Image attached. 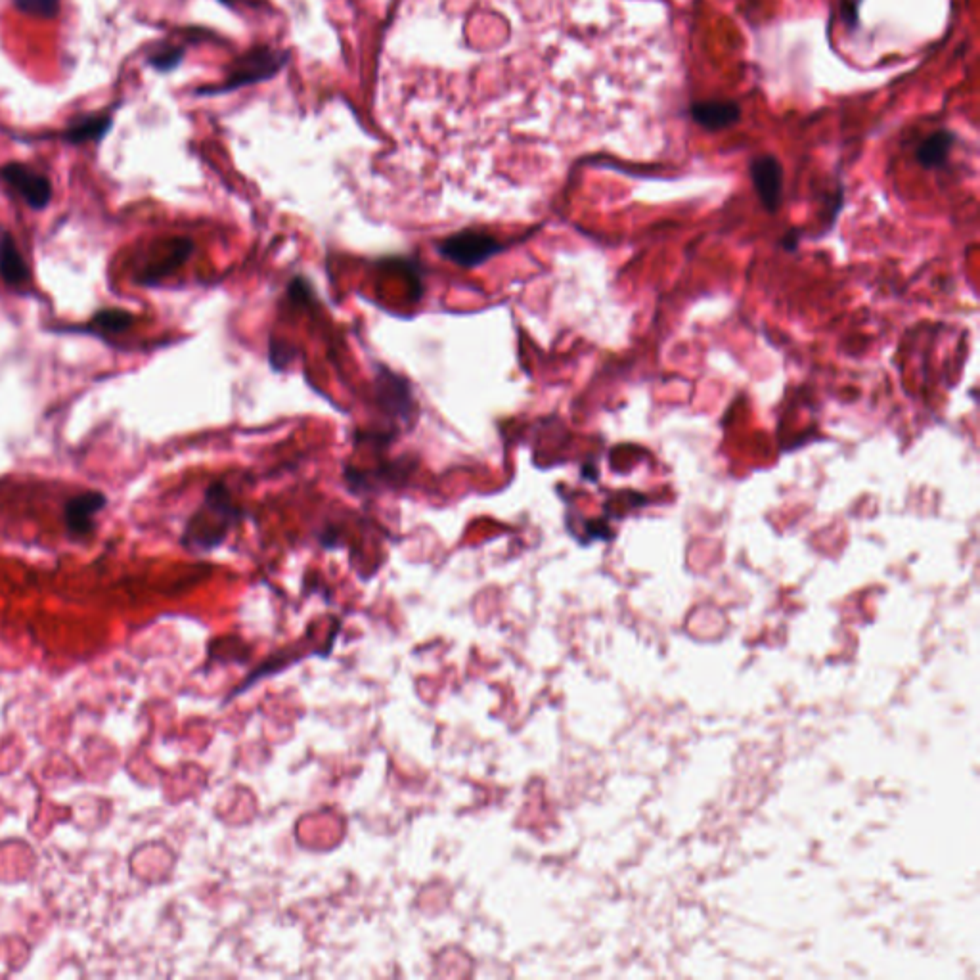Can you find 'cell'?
Here are the masks:
<instances>
[{
	"label": "cell",
	"instance_id": "52a82bcc",
	"mask_svg": "<svg viewBox=\"0 0 980 980\" xmlns=\"http://www.w3.org/2000/svg\"><path fill=\"white\" fill-rule=\"evenodd\" d=\"M113 113L98 112L81 115L71 121L62 138L69 144H89V142H100L106 134L112 131Z\"/></svg>",
	"mask_w": 980,
	"mask_h": 980
},
{
	"label": "cell",
	"instance_id": "5bb4252c",
	"mask_svg": "<svg viewBox=\"0 0 980 980\" xmlns=\"http://www.w3.org/2000/svg\"><path fill=\"white\" fill-rule=\"evenodd\" d=\"M221 2H230V0H221Z\"/></svg>",
	"mask_w": 980,
	"mask_h": 980
},
{
	"label": "cell",
	"instance_id": "8992f818",
	"mask_svg": "<svg viewBox=\"0 0 980 980\" xmlns=\"http://www.w3.org/2000/svg\"><path fill=\"white\" fill-rule=\"evenodd\" d=\"M691 117L709 131H720L741 119V108L730 100H707L691 106Z\"/></svg>",
	"mask_w": 980,
	"mask_h": 980
},
{
	"label": "cell",
	"instance_id": "5b68a950",
	"mask_svg": "<svg viewBox=\"0 0 980 980\" xmlns=\"http://www.w3.org/2000/svg\"><path fill=\"white\" fill-rule=\"evenodd\" d=\"M751 179L755 184L760 203L766 211L776 213L783 192V169L774 156H758L751 161Z\"/></svg>",
	"mask_w": 980,
	"mask_h": 980
},
{
	"label": "cell",
	"instance_id": "9c48e42d",
	"mask_svg": "<svg viewBox=\"0 0 980 980\" xmlns=\"http://www.w3.org/2000/svg\"><path fill=\"white\" fill-rule=\"evenodd\" d=\"M192 247L194 244L186 238H179L171 244V251L165 259L157 261L154 265L144 268V272L138 276V282L142 286H150V284H156L159 280H163L167 274H171L175 268L180 267L192 253Z\"/></svg>",
	"mask_w": 980,
	"mask_h": 980
},
{
	"label": "cell",
	"instance_id": "7c38bea8",
	"mask_svg": "<svg viewBox=\"0 0 980 980\" xmlns=\"http://www.w3.org/2000/svg\"><path fill=\"white\" fill-rule=\"evenodd\" d=\"M182 58H184V48L163 46L148 58V64L161 73H167L177 69L182 64Z\"/></svg>",
	"mask_w": 980,
	"mask_h": 980
},
{
	"label": "cell",
	"instance_id": "30bf717a",
	"mask_svg": "<svg viewBox=\"0 0 980 980\" xmlns=\"http://www.w3.org/2000/svg\"><path fill=\"white\" fill-rule=\"evenodd\" d=\"M952 144H954V134L950 131H936L917 148L915 157L925 169H935L946 163Z\"/></svg>",
	"mask_w": 980,
	"mask_h": 980
},
{
	"label": "cell",
	"instance_id": "8fae6325",
	"mask_svg": "<svg viewBox=\"0 0 980 980\" xmlns=\"http://www.w3.org/2000/svg\"><path fill=\"white\" fill-rule=\"evenodd\" d=\"M134 316L125 309H102L92 316L89 324L79 332L90 334H121L133 326Z\"/></svg>",
	"mask_w": 980,
	"mask_h": 980
},
{
	"label": "cell",
	"instance_id": "6da1fadb",
	"mask_svg": "<svg viewBox=\"0 0 980 980\" xmlns=\"http://www.w3.org/2000/svg\"><path fill=\"white\" fill-rule=\"evenodd\" d=\"M284 64H286L284 52H276L270 48H255L234 64V69L230 71L228 81L224 83L223 87L209 89V92H201V94H221V92H228V90L240 89L245 85L265 81L274 73H278Z\"/></svg>",
	"mask_w": 980,
	"mask_h": 980
},
{
	"label": "cell",
	"instance_id": "4fadbf2b",
	"mask_svg": "<svg viewBox=\"0 0 980 980\" xmlns=\"http://www.w3.org/2000/svg\"><path fill=\"white\" fill-rule=\"evenodd\" d=\"M14 6L35 18H54L60 12V0H14Z\"/></svg>",
	"mask_w": 980,
	"mask_h": 980
},
{
	"label": "cell",
	"instance_id": "ba28073f",
	"mask_svg": "<svg viewBox=\"0 0 980 980\" xmlns=\"http://www.w3.org/2000/svg\"><path fill=\"white\" fill-rule=\"evenodd\" d=\"M0 276L12 288L25 286L31 278L20 247L10 232L0 234Z\"/></svg>",
	"mask_w": 980,
	"mask_h": 980
},
{
	"label": "cell",
	"instance_id": "3957f363",
	"mask_svg": "<svg viewBox=\"0 0 980 980\" xmlns=\"http://www.w3.org/2000/svg\"><path fill=\"white\" fill-rule=\"evenodd\" d=\"M500 244L481 232H462L439 245L441 255L460 267H477L496 255Z\"/></svg>",
	"mask_w": 980,
	"mask_h": 980
},
{
	"label": "cell",
	"instance_id": "7a4b0ae2",
	"mask_svg": "<svg viewBox=\"0 0 980 980\" xmlns=\"http://www.w3.org/2000/svg\"><path fill=\"white\" fill-rule=\"evenodd\" d=\"M0 180L35 211L45 209L52 200L54 190L50 179L23 163H6L0 167Z\"/></svg>",
	"mask_w": 980,
	"mask_h": 980
},
{
	"label": "cell",
	"instance_id": "277c9868",
	"mask_svg": "<svg viewBox=\"0 0 980 980\" xmlns=\"http://www.w3.org/2000/svg\"><path fill=\"white\" fill-rule=\"evenodd\" d=\"M108 506V498L100 490H89L73 496L64 508V525L75 538L89 536L94 531V519Z\"/></svg>",
	"mask_w": 980,
	"mask_h": 980
}]
</instances>
